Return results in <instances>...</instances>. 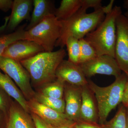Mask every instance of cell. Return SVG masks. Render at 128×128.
<instances>
[{
  "label": "cell",
  "instance_id": "obj_11",
  "mask_svg": "<svg viewBox=\"0 0 128 128\" xmlns=\"http://www.w3.org/2000/svg\"><path fill=\"white\" fill-rule=\"evenodd\" d=\"M57 80L70 84L83 86L88 84L79 65L76 64L68 60H63L57 67L56 72Z\"/></svg>",
  "mask_w": 128,
  "mask_h": 128
},
{
  "label": "cell",
  "instance_id": "obj_32",
  "mask_svg": "<svg viewBox=\"0 0 128 128\" xmlns=\"http://www.w3.org/2000/svg\"><path fill=\"white\" fill-rule=\"evenodd\" d=\"M5 102L2 95L0 92V109L3 110L5 108Z\"/></svg>",
  "mask_w": 128,
  "mask_h": 128
},
{
  "label": "cell",
  "instance_id": "obj_7",
  "mask_svg": "<svg viewBox=\"0 0 128 128\" xmlns=\"http://www.w3.org/2000/svg\"><path fill=\"white\" fill-rule=\"evenodd\" d=\"M79 66L86 78H90L96 74L112 76L115 78L122 74L114 57L108 55L97 56L89 61Z\"/></svg>",
  "mask_w": 128,
  "mask_h": 128
},
{
  "label": "cell",
  "instance_id": "obj_22",
  "mask_svg": "<svg viewBox=\"0 0 128 128\" xmlns=\"http://www.w3.org/2000/svg\"><path fill=\"white\" fill-rule=\"evenodd\" d=\"M34 99L39 103L62 113H64L65 102L64 98L58 99L46 96L40 94H36Z\"/></svg>",
  "mask_w": 128,
  "mask_h": 128
},
{
  "label": "cell",
  "instance_id": "obj_19",
  "mask_svg": "<svg viewBox=\"0 0 128 128\" xmlns=\"http://www.w3.org/2000/svg\"><path fill=\"white\" fill-rule=\"evenodd\" d=\"M25 26L24 24L12 32L0 36V57L11 44L18 40H25Z\"/></svg>",
  "mask_w": 128,
  "mask_h": 128
},
{
  "label": "cell",
  "instance_id": "obj_29",
  "mask_svg": "<svg viewBox=\"0 0 128 128\" xmlns=\"http://www.w3.org/2000/svg\"><path fill=\"white\" fill-rule=\"evenodd\" d=\"M126 75L128 77V79L124 90L122 103V105L125 108H128V74H126Z\"/></svg>",
  "mask_w": 128,
  "mask_h": 128
},
{
  "label": "cell",
  "instance_id": "obj_5",
  "mask_svg": "<svg viewBox=\"0 0 128 128\" xmlns=\"http://www.w3.org/2000/svg\"><path fill=\"white\" fill-rule=\"evenodd\" d=\"M62 29L61 22L54 14H50L30 30H25V40L35 42L42 47L45 52H52Z\"/></svg>",
  "mask_w": 128,
  "mask_h": 128
},
{
  "label": "cell",
  "instance_id": "obj_38",
  "mask_svg": "<svg viewBox=\"0 0 128 128\" xmlns=\"http://www.w3.org/2000/svg\"></svg>",
  "mask_w": 128,
  "mask_h": 128
},
{
  "label": "cell",
  "instance_id": "obj_10",
  "mask_svg": "<svg viewBox=\"0 0 128 128\" xmlns=\"http://www.w3.org/2000/svg\"><path fill=\"white\" fill-rule=\"evenodd\" d=\"M82 87L66 82L64 83V114L69 120L75 122L80 119L82 101Z\"/></svg>",
  "mask_w": 128,
  "mask_h": 128
},
{
  "label": "cell",
  "instance_id": "obj_18",
  "mask_svg": "<svg viewBox=\"0 0 128 128\" xmlns=\"http://www.w3.org/2000/svg\"><path fill=\"white\" fill-rule=\"evenodd\" d=\"M82 0H62L54 15L59 20H68L76 14L82 7Z\"/></svg>",
  "mask_w": 128,
  "mask_h": 128
},
{
  "label": "cell",
  "instance_id": "obj_9",
  "mask_svg": "<svg viewBox=\"0 0 128 128\" xmlns=\"http://www.w3.org/2000/svg\"><path fill=\"white\" fill-rule=\"evenodd\" d=\"M44 51L42 47L35 42L19 40L9 45L1 56L20 62Z\"/></svg>",
  "mask_w": 128,
  "mask_h": 128
},
{
  "label": "cell",
  "instance_id": "obj_16",
  "mask_svg": "<svg viewBox=\"0 0 128 128\" xmlns=\"http://www.w3.org/2000/svg\"><path fill=\"white\" fill-rule=\"evenodd\" d=\"M0 87L9 96L14 98L24 111L28 113L30 111L28 102L22 92L13 81L6 74L0 71Z\"/></svg>",
  "mask_w": 128,
  "mask_h": 128
},
{
  "label": "cell",
  "instance_id": "obj_13",
  "mask_svg": "<svg viewBox=\"0 0 128 128\" xmlns=\"http://www.w3.org/2000/svg\"><path fill=\"white\" fill-rule=\"evenodd\" d=\"M82 96L80 120L97 123L98 121V114L96 101L88 84L82 86Z\"/></svg>",
  "mask_w": 128,
  "mask_h": 128
},
{
  "label": "cell",
  "instance_id": "obj_25",
  "mask_svg": "<svg viewBox=\"0 0 128 128\" xmlns=\"http://www.w3.org/2000/svg\"><path fill=\"white\" fill-rule=\"evenodd\" d=\"M101 0H82V4L80 9L86 11L88 9L93 8L94 10L102 7Z\"/></svg>",
  "mask_w": 128,
  "mask_h": 128
},
{
  "label": "cell",
  "instance_id": "obj_17",
  "mask_svg": "<svg viewBox=\"0 0 128 128\" xmlns=\"http://www.w3.org/2000/svg\"><path fill=\"white\" fill-rule=\"evenodd\" d=\"M26 112L14 106L9 110L7 128H35L33 121Z\"/></svg>",
  "mask_w": 128,
  "mask_h": 128
},
{
  "label": "cell",
  "instance_id": "obj_20",
  "mask_svg": "<svg viewBox=\"0 0 128 128\" xmlns=\"http://www.w3.org/2000/svg\"><path fill=\"white\" fill-rule=\"evenodd\" d=\"M64 83L56 79L46 84L41 90V94L46 96L62 99L64 96Z\"/></svg>",
  "mask_w": 128,
  "mask_h": 128
},
{
  "label": "cell",
  "instance_id": "obj_28",
  "mask_svg": "<svg viewBox=\"0 0 128 128\" xmlns=\"http://www.w3.org/2000/svg\"><path fill=\"white\" fill-rule=\"evenodd\" d=\"M13 1L12 0H0V10L6 12L12 9Z\"/></svg>",
  "mask_w": 128,
  "mask_h": 128
},
{
  "label": "cell",
  "instance_id": "obj_14",
  "mask_svg": "<svg viewBox=\"0 0 128 128\" xmlns=\"http://www.w3.org/2000/svg\"><path fill=\"white\" fill-rule=\"evenodd\" d=\"M33 4V1L32 0L13 1L11 14L6 30L7 32H12L22 21L25 20H30V14Z\"/></svg>",
  "mask_w": 128,
  "mask_h": 128
},
{
  "label": "cell",
  "instance_id": "obj_36",
  "mask_svg": "<svg viewBox=\"0 0 128 128\" xmlns=\"http://www.w3.org/2000/svg\"></svg>",
  "mask_w": 128,
  "mask_h": 128
},
{
  "label": "cell",
  "instance_id": "obj_31",
  "mask_svg": "<svg viewBox=\"0 0 128 128\" xmlns=\"http://www.w3.org/2000/svg\"><path fill=\"white\" fill-rule=\"evenodd\" d=\"M75 123L70 124H64L57 127H51L50 126V128H74Z\"/></svg>",
  "mask_w": 128,
  "mask_h": 128
},
{
  "label": "cell",
  "instance_id": "obj_15",
  "mask_svg": "<svg viewBox=\"0 0 128 128\" xmlns=\"http://www.w3.org/2000/svg\"><path fill=\"white\" fill-rule=\"evenodd\" d=\"M34 9L30 22L25 30H28L38 25L44 18L50 14L54 15L56 10L54 2L50 0H34Z\"/></svg>",
  "mask_w": 128,
  "mask_h": 128
},
{
  "label": "cell",
  "instance_id": "obj_24",
  "mask_svg": "<svg viewBox=\"0 0 128 128\" xmlns=\"http://www.w3.org/2000/svg\"><path fill=\"white\" fill-rule=\"evenodd\" d=\"M79 41L80 44L79 64L88 62L96 57V54L94 48L84 38L80 39Z\"/></svg>",
  "mask_w": 128,
  "mask_h": 128
},
{
  "label": "cell",
  "instance_id": "obj_12",
  "mask_svg": "<svg viewBox=\"0 0 128 128\" xmlns=\"http://www.w3.org/2000/svg\"><path fill=\"white\" fill-rule=\"evenodd\" d=\"M30 110L45 122L49 126L57 127L75 123L69 120L64 113L53 110L37 102L34 98L28 102Z\"/></svg>",
  "mask_w": 128,
  "mask_h": 128
},
{
  "label": "cell",
  "instance_id": "obj_1",
  "mask_svg": "<svg viewBox=\"0 0 128 128\" xmlns=\"http://www.w3.org/2000/svg\"><path fill=\"white\" fill-rule=\"evenodd\" d=\"M114 2V1L112 0L107 6L90 13H87L86 11L80 8L70 18L61 22V34L56 43L55 47L63 48L69 37H73L80 40L95 30L104 20L105 15L112 10Z\"/></svg>",
  "mask_w": 128,
  "mask_h": 128
},
{
  "label": "cell",
  "instance_id": "obj_4",
  "mask_svg": "<svg viewBox=\"0 0 128 128\" xmlns=\"http://www.w3.org/2000/svg\"><path fill=\"white\" fill-rule=\"evenodd\" d=\"M128 77L125 73L116 78L108 86L101 87L92 81L88 80V86L94 93L98 108V122L100 125L106 122L109 114L122 103L124 90Z\"/></svg>",
  "mask_w": 128,
  "mask_h": 128
},
{
  "label": "cell",
  "instance_id": "obj_37",
  "mask_svg": "<svg viewBox=\"0 0 128 128\" xmlns=\"http://www.w3.org/2000/svg\"></svg>",
  "mask_w": 128,
  "mask_h": 128
},
{
  "label": "cell",
  "instance_id": "obj_8",
  "mask_svg": "<svg viewBox=\"0 0 128 128\" xmlns=\"http://www.w3.org/2000/svg\"><path fill=\"white\" fill-rule=\"evenodd\" d=\"M116 28L114 58L121 71L128 74V18L124 14L117 18Z\"/></svg>",
  "mask_w": 128,
  "mask_h": 128
},
{
  "label": "cell",
  "instance_id": "obj_6",
  "mask_svg": "<svg viewBox=\"0 0 128 128\" xmlns=\"http://www.w3.org/2000/svg\"><path fill=\"white\" fill-rule=\"evenodd\" d=\"M0 69L14 81L26 99L30 100L34 98L36 94L31 86L30 74L20 62L0 56Z\"/></svg>",
  "mask_w": 128,
  "mask_h": 128
},
{
  "label": "cell",
  "instance_id": "obj_23",
  "mask_svg": "<svg viewBox=\"0 0 128 128\" xmlns=\"http://www.w3.org/2000/svg\"><path fill=\"white\" fill-rule=\"evenodd\" d=\"M66 46L67 48L70 62L79 64L80 56V44L79 40L70 37L66 40Z\"/></svg>",
  "mask_w": 128,
  "mask_h": 128
},
{
  "label": "cell",
  "instance_id": "obj_34",
  "mask_svg": "<svg viewBox=\"0 0 128 128\" xmlns=\"http://www.w3.org/2000/svg\"><path fill=\"white\" fill-rule=\"evenodd\" d=\"M127 128H128V114H127Z\"/></svg>",
  "mask_w": 128,
  "mask_h": 128
},
{
  "label": "cell",
  "instance_id": "obj_3",
  "mask_svg": "<svg viewBox=\"0 0 128 128\" xmlns=\"http://www.w3.org/2000/svg\"><path fill=\"white\" fill-rule=\"evenodd\" d=\"M122 14L120 6H115L106 14L100 25L84 38L96 51L97 56L108 55L114 57L116 38V21Z\"/></svg>",
  "mask_w": 128,
  "mask_h": 128
},
{
  "label": "cell",
  "instance_id": "obj_30",
  "mask_svg": "<svg viewBox=\"0 0 128 128\" xmlns=\"http://www.w3.org/2000/svg\"><path fill=\"white\" fill-rule=\"evenodd\" d=\"M9 18H10V16H7L6 17L4 18L5 21L3 25L0 26V34H2V33L5 32L6 30V27H7L8 24L9 22Z\"/></svg>",
  "mask_w": 128,
  "mask_h": 128
},
{
  "label": "cell",
  "instance_id": "obj_33",
  "mask_svg": "<svg viewBox=\"0 0 128 128\" xmlns=\"http://www.w3.org/2000/svg\"><path fill=\"white\" fill-rule=\"evenodd\" d=\"M124 7L127 9V11L124 13V15L128 18V0L124 1Z\"/></svg>",
  "mask_w": 128,
  "mask_h": 128
},
{
  "label": "cell",
  "instance_id": "obj_2",
  "mask_svg": "<svg viewBox=\"0 0 128 128\" xmlns=\"http://www.w3.org/2000/svg\"><path fill=\"white\" fill-rule=\"evenodd\" d=\"M66 56L64 48L51 52H43L21 61L30 74L32 82L41 86L55 80L57 67Z\"/></svg>",
  "mask_w": 128,
  "mask_h": 128
},
{
  "label": "cell",
  "instance_id": "obj_35",
  "mask_svg": "<svg viewBox=\"0 0 128 128\" xmlns=\"http://www.w3.org/2000/svg\"><path fill=\"white\" fill-rule=\"evenodd\" d=\"M126 110H127V113L128 114V108H126Z\"/></svg>",
  "mask_w": 128,
  "mask_h": 128
},
{
  "label": "cell",
  "instance_id": "obj_27",
  "mask_svg": "<svg viewBox=\"0 0 128 128\" xmlns=\"http://www.w3.org/2000/svg\"><path fill=\"white\" fill-rule=\"evenodd\" d=\"M32 117L35 128H50L45 122L33 113H32Z\"/></svg>",
  "mask_w": 128,
  "mask_h": 128
},
{
  "label": "cell",
  "instance_id": "obj_21",
  "mask_svg": "<svg viewBox=\"0 0 128 128\" xmlns=\"http://www.w3.org/2000/svg\"><path fill=\"white\" fill-rule=\"evenodd\" d=\"M101 125L103 128H127L126 108L121 105L113 118Z\"/></svg>",
  "mask_w": 128,
  "mask_h": 128
},
{
  "label": "cell",
  "instance_id": "obj_26",
  "mask_svg": "<svg viewBox=\"0 0 128 128\" xmlns=\"http://www.w3.org/2000/svg\"><path fill=\"white\" fill-rule=\"evenodd\" d=\"M75 128H103L100 124L98 123L88 122L85 121H80L76 122Z\"/></svg>",
  "mask_w": 128,
  "mask_h": 128
}]
</instances>
